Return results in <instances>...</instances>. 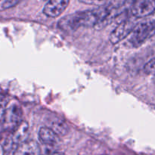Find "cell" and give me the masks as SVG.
<instances>
[{"mask_svg": "<svg viewBox=\"0 0 155 155\" xmlns=\"http://www.w3.org/2000/svg\"><path fill=\"white\" fill-rule=\"evenodd\" d=\"M18 3H19V1H15V0H13V1H4L2 2H0V11L14 7Z\"/></svg>", "mask_w": 155, "mask_h": 155, "instance_id": "12", "label": "cell"}, {"mask_svg": "<svg viewBox=\"0 0 155 155\" xmlns=\"http://www.w3.org/2000/svg\"><path fill=\"white\" fill-rule=\"evenodd\" d=\"M153 82H154V83L155 84V72L154 74V76H153Z\"/></svg>", "mask_w": 155, "mask_h": 155, "instance_id": "15", "label": "cell"}, {"mask_svg": "<svg viewBox=\"0 0 155 155\" xmlns=\"http://www.w3.org/2000/svg\"><path fill=\"white\" fill-rule=\"evenodd\" d=\"M136 21L133 20L125 19L117 26L116 28L110 33V41L111 43L117 44L131 34L136 26Z\"/></svg>", "mask_w": 155, "mask_h": 155, "instance_id": "5", "label": "cell"}, {"mask_svg": "<svg viewBox=\"0 0 155 155\" xmlns=\"http://www.w3.org/2000/svg\"><path fill=\"white\" fill-rule=\"evenodd\" d=\"M69 3L68 0H51L45 5L43 12L50 18H56L63 13Z\"/></svg>", "mask_w": 155, "mask_h": 155, "instance_id": "7", "label": "cell"}, {"mask_svg": "<svg viewBox=\"0 0 155 155\" xmlns=\"http://www.w3.org/2000/svg\"><path fill=\"white\" fill-rule=\"evenodd\" d=\"M49 155H66V154H64V153H61V152H54Z\"/></svg>", "mask_w": 155, "mask_h": 155, "instance_id": "14", "label": "cell"}, {"mask_svg": "<svg viewBox=\"0 0 155 155\" xmlns=\"http://www.w3.org/2000/svg\"><path fill=\"white\" fill-rule=\"evenodd\" d=\"M29 133V127L27 123L23 121L12 133H11V136L6 141L5 148L6 151H10L14 148H15L23 142H26L27 140V136Z\"/></svg>", "mask_w": 155, "mask_h": 155, "instance_id": "4", "label": "cell"}, {"mask_svg": "<svg viewBox=\"0 0 155 155\" xmlns=\"http://www.w3.org/2000/svg\"><path fill=\"white\" fill-rule=\"evenodd\" d=\"M155 34V23L151 18L137 23L130 35L129 42L132 46L138 47Z\"/></svg>", "mask_w": 155, "mask_h": 155, "instance_id": "2", "label": "cell"}, {"mask_svg": "<svg viewBox=\"0 0 155 155\" xmlns=\"http://www.w3.org/2000/svg\"><path fill=\"white\" fill-rule=\"evenodd\" d=\"M131 12L136 18L150 17L155 12V1L137 0L132 3Z\"/></svg>", "mask_w": 155, "mask_h": 155, "instance_id": "6", "label": "cell"}, {"mask_svg": "<svg viewBox=\"0 0 155 155\" xmlns=\"http://www.w3.org/2000/svg\"><path fill=\"white\" fill-rule=\"evenodd\" d=\"M49 128H51L58 136H64L69 130V127L67 125L66 123L58 119L51 121Z\"/></svg>", "mask_w": 155, "mask_h": 155, "instance_id": "10", "label": "cell"}, {"mask_svg": "<svg viewBox=\"0 0 155 155\" xmlns=\"http://www.w3.org/2000/svg\"><path fill=\"white\" fill-rule=\"evenodd\" d=\"M38 146L33 141L27 140L20 144L14 151L13 155H37Z\"/></svg>", "mask_w": 155, "mask_h": 155, "instance_id": "9", "label": "cell"}, {"mask_svg": "<svg viewBox=\"0 0 155 155\" xmlns=\"http://www.w3.org/2000/svg\"><path fill=\"white\" fill-rule=\"evenodd\" d=\"M144 71H145L146 74H152L155 72V57L149 61L148 63L145 64L144 68Z\"/></svg>", "mask_w": 155, "mask_h": 155, "instance_id": "11", "label": "cell"}, {"mask_svg": "<svg viewBox=\"0 0 155 155\" xmlns=\"http://www.w3.org/2000/svg\"><path fill=\"white\" fill-rule=\"evenodd\" d=\"M107 15L106 5L98 8L75 12L64 17L59 21L58 27L63 30H76L80 27H96L101 24Z\"/></svg>", "mask_w": 155, "mask_h": 155, "instance_id": "1", "label": "cell"}, {"mask_svg": "<svg viewBox=\"0 0 155 155\" xmlns=\"http://www.w3.org/2000/svg\"><path fill=\"white\" fill-rule=\"evenodd\" d=\"M39 139L42 144L46 145H53L59 141V136L49 127H44L39 130Z\"/></svg>", "mask_w": 155, "mask_h": 155, "instance_id": "8", "label": "cell"}, {"mask_svg": "<svg viewBox=\"0 0 155 155\" xmlns=\"http://www.w3.org/2000/svg\"><path fill=\"white\" fill-rule=\"evenodd\" d=\"M22 114V110L18 104L13 103L10 104L3 114V130L8 133H12L23 122Z\"/></svg>", "mask_w": 155, "mask_h": 155, "instance_id": "3", "label": "cell"}, {"mask_svg": "<svg viewBox=\"0 0 155 155\" xmlns=\"http://www.w3.org/2000/svg\"><path fill=\"white\" fill-rule=\"evenodd\" d=\"M150 18H151V19L155 23V12L151 15V16H150Z\"/></svg>", "mask_w": 155, "mask_h": 155, "instance_id": "13", "label": "cell"}]
</instances>
